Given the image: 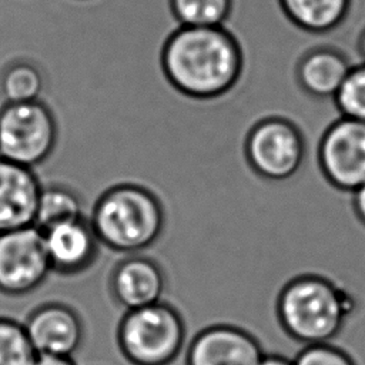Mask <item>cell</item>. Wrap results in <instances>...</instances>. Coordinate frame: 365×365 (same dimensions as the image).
Masks as SVG:
<instances>
[{"label":"cell","mask_w":365,"mask_h":365,"mask_svg":"<svg viewBox=\"0 0 365 365\" xmlns=\"http://www.w3.org/2000/svg\"><path fill=\"white\" fill-rule=\"evenodd\" d=\"M51 269L60 274H77L93 264L98 251L97 235L88 218L57 224L43 231Z\"/></svg>","instance_id":"obj_12"},{"label":"cell","mask_w":365,"mask_h":365,"mask_svg":"<svg viewBox=\"0 0 365 365\" xmlns=\"http://www.w3.org/2000/svg\"><path fill=\"white\" fill-rule=\"evenodd\" d=\"M165 274L148 255H131L113 271L111 289L115 299L128 311L163 301Z\"/></svg>","instance_id":"obj_13"},{"label":"cell","mask_w":365,"mask_h":365,"mask_svg":"<svg viewBox=\"0 0 365 365\" xmlns=\"http://www.w3.org/2000/svg\"><path fill=\"white\" fill-rule=\"evenodd\" d=\"M36 356L24 325L0 317V365H33Z\"/></svg>","instance_id":"obj_19"},{"label":"cell","mask_w":365,"mask_h":365,"mask_svg":"<svg viewBox=\"0 0 365 365\" xmlns=\"http://www.w3.org/2000/svg\"><path fill=\"white\" fill-rule=\"evenodd\" d=\"M180 26L217 27L224 26L232 7V0H170Z\"/></svg>","instance_id":"obj_18"},{"label":"cell","mask_w":365,"mask_h":365,"mask_svg":"<svg viewBox=\"0 0 365 365\" xmlns=\"http://www.w3.org/2000/svg\"><path fill=\"white\" fill-rule=\"evenodd\" d=\"M0 88L6 103L40 100L44 88L43 74L37 66L29 61H17L3 73Z\"/></svg>","instance_id":"obj_17"},{"label":"cell","mask_w":365,"mask_h":365,"mask_svg":"<svg viewBox=\"0 0 365 365\" xmlns=\"http://www.w3.org/2000/svg\"><path fill=\"white\" fill-rule=\"evenodd\" d=\"M358 50H359V54H361V57H362V61L365 63V30H364V33H362L361 37H359Z\"/></svg>","instance_id":"obj_25"},{"label":"cell","mask_w":365,"mask_h":365,"mask_svg":"<svg viewBox=\"0 0 365 365\" xmlns=\"http://www.w3.org/2000/svg\"><path fill=\"white\" fill-rule=\"evenodd\" d=\"M41 188L34 168L0 158V232L34 225Z\"/></svg>","instance_id":"obj_10"},{"label":"cell","mask_w":365,"mask_h":365,"mask_svg":"<svg viewBox=\"0 0 365 365\" xmlns=\"http://www.w3.org/2000/svg\"><path fill=\"white\" fill-rule=\"evenodd\" d=\"M57 140V118L44 101L6 103L0 110V158L34 168L51 157Z\"/></svg>","instance_id":"obj_5"},{"label":"cell","mask_w":365,"mask_h":365,"mask_svg":"<svg viewBox=\"0 0 365 365\" xmlns=\"http://www.w3.org/2000/svg\"><path fill=\"white\" fill-rule=\"evenodd\" d=\"M80 218L86 217L84 204L77 191L60 182L43 184L34 220V225L40 231Z\"/></svg>","instance_id":"obj_16"},{"label":"cell","mask_w":365,"mask_h":365,"mask_svg":"<svg viewBox=\"0 0 365 365\" xmlns=\"http://www.w3.org/2000/svg\"><path fill=\"white\" fill-rule=\"evenodd\" d=\"M33 365H76L73 356L56 354H37Z\"/></svg>","instance_id":"obj_22"},{"label":"cell","mask_w":365,"mask_h":365,"mask_svg":"<svg viewBox=\"0 0 365 365\" xmlns=\"http://www.w3.org/2000/svg\"><path fill=\"white\" fill-rule=\"evenodd\" d=\"M354 205L358 217L365 222V184L354 191Z\"/></svg>","instance_id":"obj_24"},{"label":"cell","mask_w":365,"mask_h":365,"mask_svg":"<svg viewBox=\"0 0 365 365\" xmlns=\"http://www.w3.org/2000/svg\"><path fill=\"white\" fill-rule=\"evenodd\" d=\"M342 117L365 123V63L354 64L334 97Z\"/></svg>","instance_id":"obj_20"},{"label":"cell","mask_w":365,"mask_h":365,"mask_svg":"<svg viewBox=\"0 0 365 365\" xmlns=\"http://www.w3.org/2000/svg\"><path fill=\"white\" fill-rule=\"evenodd\" d=\"M244 155L258 175L268 180H285L301 167L305 141L295 124L272 115L257 121L247 131Z\"/></svg>","instance_id":"obj_6"},{"label":"cell","mask_w":365,"mask_h":365,"mask_svg":"<svg viewBox=\"0 0 365 365\" xmlns=\"http://www.w3.org/2000/svg\"><path fill=\"white\" fill-rule=\"evenodd\" d=\"M292 362L294 365H356L345 351L332 344L305 345Z\"/></svg>","instance_id":"obj_21"},{"label":"cell","mask_w":365,"mask_h":365,"mask_svg":"<svg viewBox=\"0 0 365 365\" xmlns=\"http://www.w3.org/2000/svg\"><path fill=\"white\" fill-rule=\"evenodd\" d=\"M118 345L134 365H168L187 339L182 315L167 301L128 309L118 325Z\"/></svg>","instance_id":"obj_4"},{"label":"cell","mask_w":365,"mask_h":365,"mask_svg":"<svg viewBox=\"0 0 365 365\" xmlns=\"http://www.w3.org/2000/svg\"><path fill=\"white\" fill-rule=\"evenodd\" d=\"M258 365H294L292 358L282 354H264Z\"/></svg>","instance_id":"obj_23"},{"label":"cell","mask_w":365,"mask_h":365,"mask_svg":"<svg viewBox=\"0 0 365 365\" xmlns=\"http://www.w3.org/2000/svg\"><path fill=\"white\" fill-rule=\"evenodd\" d=\"M161 67L182 96L211 100L227 94L240 80L242 51L224 26H180L164 43Z\"/></svg>","instance_id":"obj_1"},{"label":"cell","mask_w":365,"mask_h":365,"mask_svg":"<svg viewBox=\"0 0 365 365\" xmlns=\"http://www.w3.org/2000/svg\"><path fill=\"white\" fill-rule=\"evenodd\" d=\"M37 354L73 356L83 341V324L77 312L58 302L34 309L23 324Z\"/></svg>","instance_id":"obj_11"},{"label":"cell","mask_w":365,"mask_h":365,"mask_svg":"<svg viewBox=\"0 0 365 365\" xmlns=\"http://www.w3.org/2000/svg\"><path fill=\"white\" fill-rule=\"evenodd\" d=\"M355 304L332 282L304 275L288 282L278 295L277 317L285 334L298 345L331 344Z\"/></svg>","instance_id":"obj_3"},{"label":"cell","mask_w":365,"mask_h":365,"mask_svg":"<svg viewBox=\"0 0 365 365\" xmlns=\"http://www.w3.org/2000/svg\"><path fill=\"white\" fill-rule=\"evenodd\" d=\"M349 3L351 0H279L287 17L311 33L336 27L346 16Z\"/></svg>","instance_id":"obj_15"},{"label":"cell","mask_w":365,"mask_h":365,"mask_svg":"<svg viewBox=\"0 0 365 365\" xmlns=\"http://www.w3.org/2000/svg\"><path fill=\"white\" fill-rule=\"evenodd\" d=\"M88 221L100 244L130 254L154 245L165 228V214L158 197L133 182L115 184L101 192Z\"/></svg>","instance_id":"obj_2"},{"label":"cell","mask_w":365,"mask_h":365,"mask_svg":"<svg viewBox=\"0 0 365 365\" xmlns=\"http://www.w3.org/2000/svg\"><path fill=\"white\" fill-rule=\"evenodd\" d=\"M354 64L334 48H315L297 66V80L302 91L319 100L334 98Z\"/></svg>","instance_id":"obj_14"},{"label":"cell","mask_w":365,"mask_h":365,"mask_svg":"<svg viewBox=\"0 0 365 365\" xmlns=\"http://www.w3.org/2000/svg\"><path fill=\"white\" fill-rule=\"evenodd\" d=\"M51 271L43 231L36 225L0 232V292L29 294Z\"/></svg>","instance_id":"obj_7"},{"label":"cell","mask_w":365,"mask_h":365,"mask_svg":"<svg viewBox=\"0 0 365 365\" xmlns=\"http://www.w3.org/2000/svg\"><path fill=\"white\" fill-rule=\"evenodd\" d=\"M318 158L335 187L355 191L365 184V123L342 115L336 118L321 137Z\"/></svg>","instance_id":"obj_8"},{"label":"cell","mask_w":365,"mask_h":365,"mask_svg":"<svg viewBox=\"0 0 365 365\" xmlns=\"http://www.w3.org/2000/svg\"><path fill=\"white\" fill-rule=\"evenodd\" d=\"M261 342L247 329L214 324L190 341L187 365H258L264 356Z\"/></svg>","instance_id":"obj_9"}]
</instances>
